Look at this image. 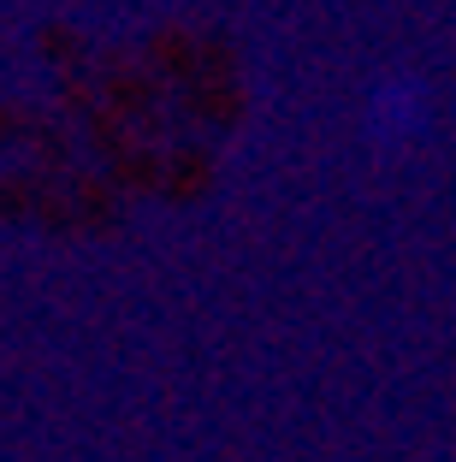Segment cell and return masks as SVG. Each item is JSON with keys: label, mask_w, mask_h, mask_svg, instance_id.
Masks as SVG:
<instances>
[{"label": "cell", "mask_w": 456, "mask_h": 462, "mask_svg": "<svg viewBox=\"0 0 456 462\" xmlns=\"http://www.w3.org/2000/svg\"><path fill=\"white\" fill-rule=\"evenodd\" d=\"M427 119H433V101H427V83L415 78H397V83H379L368 89L362 101V125L379 149H409L427 136Z\"/></svg>", "instance_id": "1"}]
</instances>
